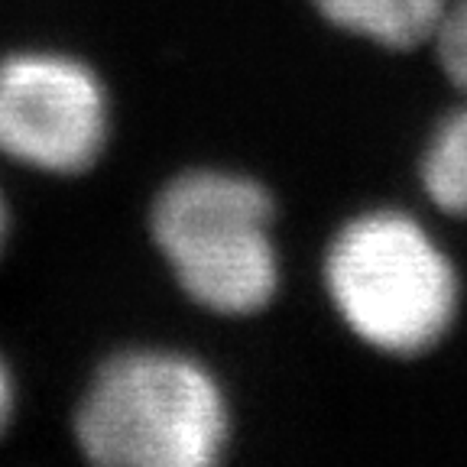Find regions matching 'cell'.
Here are the masks:
<instances>
[{
  "mask_svg": "<svg viewBox=\"0 0 467 467\" xmlns=\"http://www.w3.org/2000/svg\"><path fill=\"white\" fill-rule=\"evenodd\" d=\"M325 285L344 325L389 358L438 348L461 306L451 256L422 221L396 208L358 214L335 234Z\"/></svg>",
  "mask_w": 467,
  "mask_h": 467,
  "instance_id": "obj_1",
  "label": "cell"
},
{
  "mask_svg": "<svg viewBox=\"0 0 467 467\" xmlns=\"http://www.w3.org/2000/svg\"><path fill=\"white\" fill-rule=\"evenodd\" d=\"M75 435L104 467H204L227 445V402L195 360L133 350L98 370Z\"/></svg>",
  "mask_w": 467,
  "mask_h": 467,
  "instance_id": "obj_2",
  "label": "cell"
},
{
  "mask_svg": "<svg viewBox=\"0 0 467 467\" xmlns=\"http://www.w3.org/2000/svg\"><path fill=\"white\" fill-rule=\"evenodd\" d=\"M273 202L260 182L198 169L160 192L153 241L192 299L218 315H254L279 289Z\"/></svg>",
  "mask_w": 467,
  "mask_h": 467,
  "instance_id": "obj_3",
  "label": "cell"
},
{
  "mask_svg": "<svg viewBox=\"0 0 467 467\" xmlns=\"http://www.w3.org/2000/svg\"><path fill=\"white\" fill-rule=\"evenodd\" d=\"M108 143V95L78 58L16 52L0 62V153L43 172L75 175Z\"/></svg>",
  "mask_w": 467,
  "mask_h": 467,
  "instance_id": "obj_4",
  "label": "cell"
},
{
  "mask_svg": "<svg viewBox=\"0 0 467 467\" xmlns=\"http://www.w3.org/2000/svg\"><path fill=\"white\" fill-rule=\"evenodd\" d=\"M448 4L451 0H318V10L337 29L383 49H416L435 39Z\"/></svg>",
  "mask_w": 467,
  "mask_h": 467,
  "instance_id": "obj_5",
  "label": "cell"
},
{
  "mask_svg": "<svg viewBox=\"0 0 467 467\" xmlns=\"http://www.w3.org/2000/svg\"><path fill=\"white\" fill-rule=\"evenodd\" d=\"M419 179L435 208L467 221V101L431 130Z\"/></svg>",
  "mask_w": 467,
  "mask_h": 467,
  "instance_id": "obj_6",
  "label": "cell"
},
{
  "mask_svg": "<svg viewBox=\"0 0 467 467\" xmlns=\"http://www.w3.org/2000/svg\"><path fill=\"white\" fill-rule=\"evenodd\" d=\"M431 46L438 52V66L445 68L451 85L467 98V0L448 4Z\"/></svg>",
  "mask_w": 467,
  "mask_h": 467,
  "instance_id": "obj_7",
  "label": "cell"
},
{
  "mask_svg": "<svg viewBox=\"0 0 467 467\" xmlns=\"http://www.w3.org/2000/svg\"><path fill=\"white\" fill-rule=\"evenodd\" d=\"M10 416H14V383H10V373L0 360V431L7 429Z\"/></svg>",
  "mask_w": 467,
  "mask_h": 467,
  "instance_id": "obj_8",
  "label": "cell"
},
{
  "mask_svg": "<svg viewBox=\"0 0 467 467\" xmlns=\"http://www.w3.org/2000/svg\"><path fill=\"white\" fill-rule=\"evenodd\" d=\"M4 237H7V212H4V202H0V250H4Z\"/></svg>",
  "mask_w": 467,
  "mask_h": 467,
  "instance_id": "obj_9",
  "label": "cell"
}]
</instances>
